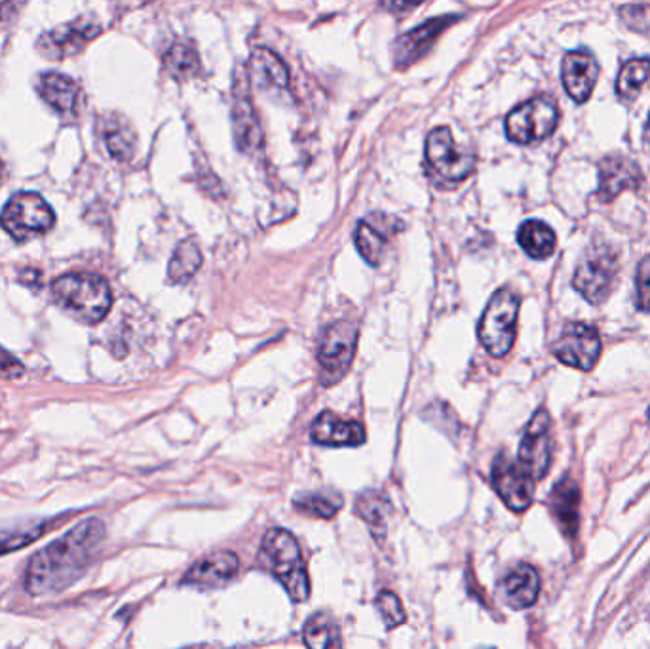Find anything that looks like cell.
<instances>
[{
  "label": "cell",
  "mask_w": 650,
  "mask_h": 649,
  "mask_svg": "<svg viewBox=\"0 0 650 649\" xmlns=\"http://www.w3.org/2000/svg\"><path fill=\"white\" fill-rule=\"evenodd\" d=\"M100 518H86L67 534L39 550L25 573V590L31 596H52L69 588L82 577L105 539Z\"/></svg>",
  "instance_id": "6da1fadb"
},
{
  "label": "cell",
  "mask_w": 650,
  "mask_h": 649,
  "mask_svg": "<svg viewBox=\"0 0 650 649\" xmlns=\"http://www.w3.org/2000/svg\"><path fill=\"white\" fill-rule=\"evenodd\" d=\"M52 297L60 309L86 324L101 322L113 305L107 280L92 272H69L55 279Z\"/></svg>",
  "instance_id": "7a4b0ae2"
},
{
  "label": "cell",
  "mask_w": 650,
  "mask_h": 649,
  "mask_svg": "<svg viewBox=\"0 0 650 649\" xmlns=\"http://www.w3.org/2000/svg\"><path fill=\"white\" fill-rule=\"evenodd\" d=\"M263 555L267 557L270 570L288 590L291 600L306 602L310 595V583L297 539L288 530L272 527L263 539Z\"/></svg>",
  "instance_id": "3957f363"
},
{
  "label": "cell",
  "mask_w": 650,
  "mask_h": 649,
  "mask_svg": "<svg viewBox=\"0 0 650 649\" xmlns=\"http://www.w3.org/2000/svg\"><path fill=\"white\" fill-rule=\"evenodd\" d=\"M518 315L520 297L512 290L500 288L493 294L477 328L480 341L489 355L500 358L512 351L518 332Z\"/></svg>",
  "instance_id": "277c9868"
},
{
  "label": "cell",
  "mask_w": 650,
  "mask_h": 649,
  "mask_svg": "<svg viewBox=\"0 0 650 649\" xmlns=\"http://www.w3.org/2000/svg\"><path fill=\"white\" fill-rule=\"evenodd\" d=\"M55 224V214L39 193H16L0 214V225L17 242L35 239L50 231Z\"/></svg>",
  "instance_id": "5b68a950"
},
{
  "label": "cell",
  "mask_w": 650,
  "mask_h": 649,
  "mask_svg": "<svg viewBox=\"0 0 650 649\" xmlns=\"http://www.w3.org/2000/svg\"><path fill=\"white\" fill-rule=\"evenodd\" d=\"M558 123V103L550 96H538L521 103L506 116V136L513 143L528 145L550 138Z\"/></svg>",
  "instance_id": "8992f818"
},
{
  "label": "cell",
  "mask_w": 650,
  "mask_h": 649,
  "mask_svg": "<svg viewBox=\"0 0 650 649\" xmlns=\"http://www.w3.org/2000/svg\"><path fill=\"white\" fill-rule=\"evenodd\" d=\"M358 328L351 320H337L326 328L318 348L320 379L323 385H335L351 370L356 356Z\"/></svg>",
  "instance_id": "52a82bcc"
},
{
  "label": "cell",
  "mask_w": 650,
  "mask_h": 649,
  "mask_svg": "<svg viewBox=\"0 0 650 649\" xmlns=\"http://www.w3.org/2000/svg\"><path fill=\"white\" fill-rule=\"evenodd\" d=\"M619 277V257L609 246L589 247L582 257L573 277V287L591 305L601 303L611 294Z\"/></svg>",
  "instance_id": "ba28073f"
},
{
  "label": "cell",
  "mask_w": 650,
  "mask_h": 649,
  "mask_svg": "<svg viewBox=\"0 0 650 649\" xmlns=\"http://www.w3.org/2000/svg\"><path fill=\"white\" fill-rule=\"evenodd\" d=\"M426 158L437 176L451 183L464 181L475 168L474 153L460 149L447 126H439L430 132Z\"/></svg>",
  "instance_id": "9c48e42d"
},
{
  "label": "cell",
  "mask_w": 650,
  "mask_h": 649,
  "mask_svg": "<svg viewBox=\"0 0 650 649\" xmlns=\"http://www.w3.org/2000/svg\"><path fill=\"white\" fill-rule=\"evenodd\" d=\"M551 463V419L546 410L536 411L523 434L518 465L531 479L543 480Z\"/></svg>",
  "instance_id": "30bf717a"
},
{
  "label": "cell",
  "mask_w": 650,
  "mask_h": 649,
  "mask_svg": "<svg viewBox=\"0 0 650 649\" xmlns=\"http://www.w3.org/2000/svg\"><path fill=\"white\" fill-rule=\"evenodd\" d=\"M553 355L565 366L589 371L601 356V338L594 326L582 322L569 324L561 338L553 343Z\"/></svg>",
  "instance_id": "8fae6325"
},
{
  "label": "cell",
  "mask_w": 650,
  "mask_h": 649,
  "mask_svg": "<svg viewBox=\"0 0 650 649\" xmlns=\"http://www.w3.org/2000/svg\"><path fill=\"white\" fill-rule=\"evenodd\" d=\"M493 486L513 512H523L531 507L535 495V480L521 469L518 461L500 454L493 463Z\"/></svg>",
  "instance_id": "7c38bea8"
},
{
  "label": "cell",
  "mask_w": 650,
  "mask_h": 649,
  "mask_svg": "<svg viewBox=\"0 0 650 649\" xmlns=\"http://www.w3.org/2000/svg\"><path fill=\"white\" fill-rule=\"evenodd\" d=\"M98 35H100V25L80 17L77 22L60 25V27H55L54 31L40 37L39 50L47 58L63 60V58L78 54Z\"/></svg>",
  "instance_id": "4fadbf2b"
},
{
  "label": "cell",
  "mask_w": 650,
  "mask_h": 649,
  "mask_svg": "<svg viewBox=\"0 0 650 649\" xmlns=\"http://www.w3.org/2000/svg\"><path fill=\"white\" fill-rule=\"evenodd\" d=\"M399 227H402V221L398 217L384 216V214H371V216L364 217L354 234L356 247L361 257L369 265L381 264L388 242L394 237V232L399 231Z\"/></svg>",
  "instance_id": "5bb4252c"
},
{
  "label": "cell",
  "mask_w": 650,
  "mask_h": 649,
  "mask_svg": "<svg viewBox=\"0 0 650 649\" xmlns=\"http://www.w3.org/2000/svg\"><path fill=\"white\" fill-rule=\"evenodd\" d=\"M457 22L455 16H442L436 20H429L424 24L415 27L411 31L406 33L404 37L396 40L394 48V60L398 67H407L411 63L421 60L422 55L429 52L432 44L436 42L437 37L451 27Z\"/></svg>",
  "instance_id": "9a60e30c"
},
{
  "label": "cell",
  "mask_w": 650,
  "mask_h": 649,
  "mask_svg": "<svg viewBox=\"0 0 650 649\" xmlns=\"http://www.w3.org/2000/svg\"><path fill=\"white\" fill-rule=\"evenodd\" d=\"M599 65L596 58L586 50H574L565 55L561 63V78L566 93L576 103H586L596 88Z\"/></svg>",
  "instance_id": "2e32d148"
},
{
  "label": "cell",
  "mask_w": 650,
  "mask_h": 649,
  "mask_svg": "<svg viewBox=\"0 0 650 649\" xmlns=\"http://www.w3.org/2000/svg\"><path fill=\"white\" fill-rule=\"evenodd\" d=\"M641 183L639 166L627 156H607L599 164V191L597 196L603 202H612L627 189H635Z\"/></svg>",
  "instance_id": "e0dca14e"
},
{
  "label": "cell",
  "mask_w": 650,
  "mask_h": 649,
  "mask_svg": "<svg viewBox=\"0 0 650 649\" xmlns=\"http://www.w3.org/2000/svg\"><path fill=\"white\" fill-rule=\"evenodd\" d=\"M310 436L320 446L341 448V446H361L366 442V429L358 421H346L333 411H321L314 419Z\"/></svg>",
  "instance_id": "ac0fdd59"
},
{
  "label": "cell",
  "mask_w": 650,
  "mask_h": 649,
  "mask_svg": "<svg viewBox=\"0 0 650 649\" xmlns=\"http://www.w3.org/2000/svg\"><path fill=\"white\" fill-rule=\"evenodd\" d=\"M238 570H240V560L237 555L229 550H219L200 558L184 575L183 583H189L192 587H221L237 575Z\"/></svg>",
  "instance_id": "d6986e66"
},
{
  "label": "cell",
  "mask_w": 650,
  "mask_h": 649,
  "mask_svg": "<svg viewBox=\"0 0 650 649\" xmlns=\"http://www.w3.org/2000/svg\"><path fill=\"white\" fill-rule=\"evenodd\" d=\"M550 509L558 520L559 527L569 539L578 534V512H581V489L571 476L559 480L551 489Z\"/></svg>",
  "instance_id": "ffe728a7"
},
{
  "label": "cell",
  "mask_w": 650,
  "mask_h": 649,
  "mask_svg": "<svg viewBox=\"0 0 650 649\" xmlns=\"http://www.w3.org/2000/svg\"><path fill=\"white\" fill-rule=\"evenodd\" d=\"M506 600L515 610L531 608L540 593V575L533 565L520 564L502 581Z\"/></svg>",
  "instance_id": "44dd1931"
},
{
  "label": "cell",
  "mask_w": 650,
  "mask_h": 649,
  "mask_svg": "<svg viewBox=\"0 0 650 649\" xmlns=\"http://www.w3.org/2000/svg\"><path fill=\"white\" fill-rule=\"evenodd\" d=\"M54 527V520H22L9 526H0V557L29 547Z\"/></svg>",
  "instance_id": "7402d4cb"
},
{
  "label": "cell",
  "mask_w": 650,
  "mask_h": 649,
  "mask_svg": "<svg viewBox=\"0 0 650 649\" xmlns=\"http://www.w3.org/2000/svg\"><path fill=\"white\" fill-rule=\"evenodd\" d=\"M252 77L263 88L285 92L290 86V73L285 63L268 48H255L252 54Z\"/></svg>",
  "instance_id": "603a6c76"
},
{
  "label": "cell",
  "mask_w": 650,
  "mask_h": 649,
  "mask_svg": "<svg viewBox=\"0 0 650 649\" xmlns=\"http://www.w3.org/2000/svg\"><path fill=\"white\" fill-rule=\"evenodd\" d=\"M518 242L528 257L548 259L556 252L558 239L556 232L551 231L550 225L538 219H528L518 231Z\"/></svg>",
  "instance_id": "cb8c5ba5"
},
{
  "label": "cell",
  "mask_w": 650,
  "mask_h": 649,
  "mask_svg": "<svg viewBox=\"0 0 650 649\" xmlns=\"http://www.w3.org/2000/svg\"><path fill=\"white\" fill-rule=\"evenodd\" d=\"M40 93L58 113H69L77 107L78 86L73 78L60 73H47L40 78Z\"/></svg>",
  "instance_id": "d4e9b609"
},
{
  "label": "cell",
  "mask_w": 650,
  "mask_h": 649,
  "mask_svg": "<svg viewBox=\"0 0 650 649\" xmlns=\"http://www.w3.org/2000/svg\"><path fill=\"white\" fill-rule=\"evenodd\" d=\"M234 136H237L238 148L244 151H255L263 145L260 126L257 116L253 113L252 101L245 98L234 103Z\"/></svg>",
  "instance_id": "484cf974"
},
{
  "label": "cell",
  "mask_w": 650,
  "mask_h": 649,
  "mask_svg": "<svg viewBox=\"0 0 650 649\" xmlns=\"http://www.w3.org/2000/svg\"><path fill=\"white\" fill-rule=\"evenodd\" d=\"M200 267H202V254L199 246L191 240H183L171 255L168 267L169 280L176 284H184L194 277V272L199 271Z\"/></svg>",
  "instance_id": "4316f807"
},
{
  "label": "cell",
  "mask_w": 650,
  "mask_h": 649,
  "mask_svg": "<svg viewBox=\"0 0 650 649\" xmlns=\"http://www.w3.org/2000/svg\"><path fill=\"white\" fill-rule=\"evenodd\" d=\"M356 514L368 522L373 532L386 530V520L391 517V501L383 494L377 492H366L358 497L356 501Z\"/></svg>",
  "instance_id": "83f0119b"
},
{
  "label": "cell",
  "mask_w": 650,
  "mask_h": 649,
  "mask_svg": "<svg viewBox=\"0 0 650 649\" xmlns=\"http://www.w3.org/2000/svg\"><path fill=\"white\" fill-rule=\"evenodd\" d=\"M164 63L169 73L176 78H192L200 75L202 65H200L196 48L191 42H176L169 48L168 54L164 55Z\"/></svg>",
  "instance_id": "f1b7e54d"
},
{
  "label": "cell",
  "mask_w": 650,
  "mask_h": 649,
  "mask_svg": "<svg viewBox=\"0 0 650 649\" xmlns=\"http://www.w3.org/2000/svg\"><path fill=\"white\" fill-rule=\"evenodd\" d=\"M650 60L649 58H637L620 69L619 80H616V92L622 100H634L639 93L642 85L649 80Z\"/></svg>",
  "instance_id": "f546056e"
},
{
  "label": "cell",
  "mask_w": 650,
  "mask_h": 649,
  "mask_svg": "<svg viewBox=\"0 0 650 649\" xmlns=\"http://www.w3.org/2000/svg\"><path fill=\"white\" fill-rule=\"evenodd\" d=\"M105 143L116 161H130L136 151V133L128 124L111 120L105 124Z\"/></svg>",
  "instance_id": "4dcf8cb0"
},
{
  "label": "cell",
  "mask_w": 650,
  "mask_h": 649,
  "mask_svg": "<svg viewBox=\"0 0 650 649\" xmlns=\"http://www.w3.org/2000/svg\"><path fill=\"white\" fill-rule=\"evenodd\" d=\"M303 640L308 649H328L333 641H337L335 625L326 613H316L306 621L303 628Z\"/></svg>",
  "instance_id": "1f68e13d"
},
{
  "label": "cell",
  "mask_w": 650,
  "mask_h": 649,
  "mask_svg": "<svg viewBox=\"0 0 650 649\" xmlns=\"http://www.w3.org/2000/svg\"><path fill=\"white\" fill-rule=\"evenodd\" d=\"M295 509L303 514L314 518H330L337 514L339 509L343 507V499L337 495H326V494H305L297 497L295 501Z\"/></svg>",
  "instance_id": "d6a6232c"
},
{
  "label": "cell",
  "mask_w": 650,
  "mask_h": 649,
  "mask_svg": "<svg viewBox=\"0 0 650 649\" xmlns=\"http://www.w3.org/2000/svg\"><path fill=\"white\" fill-rule=\"evenodd\" d=\"M375 603L386 628H396L406 623V610L399 602L398 596L391 590H383L381 595L377 596Z\"/></svg>",
  "instance_id": "836d02e7"
},
{
  "label": "cell",
  "mask_w": 650,
  "mask_h": 649,
  "mask_svg": "<svg viewBox=\"0 0 650 649\" xmlns=\"http://www.w3.org/2000/svg\"><path fill=\"white\" fill-rule=\"evenodd\" d=\"M620 14L624 17L627 27H632L634 31L650 35L649 4H642V7H622Z\"/></svg>",
  "instance_id": "e575fe53"
},
{
  "label": "cell",
  "mask_w": 650,
  "mask_h": 649,
  "mask_svg": "<svg viewBox=\"0 0 650 649\" xmlns=\"http://www.w3.org/2000/svg\"><path fill=\"white\" fill-rule=\"evenodd\" d=\"M635 288H637V307L650 313V255L642 259L637 269Z\"/></svg>",
  "instance_id": "d590c367"
},
{
  "label": "cell",
  "mask_w": 650,
  "mask_h": 649,
  "mask_svg": "<svg viewBox=\"0 0 650 649\" xmlns=\"http://www.w3.org/2000/svg\"><path fill=\"white\" fill-rule=\"evenodd\" d=\"M24 373L22 362L9 355L4 348H0V378H17Z\"/></svg>",
  "instance_id": "8d00e7d4"
},
{
  "label": "cell",
  "mask_w": 650,
  "mask_h": 649,
  "mask_svg": "<svg viewBox=\"0 0 650 649\" xmlns=\"http://www.w3.org/2000/svg\"><path fill=\"white\" fill-rule=\"evenodd\" d=\"M645 143H647V148L650 149V115L647 118V124H645Z\"/></svg>",
  "instance_id": "74e56055"
},
{
  "label": "cell",
  "mask_w": 650,
  "mask_h": 649,
  "mask_svg": "<svg viewBox=\"0 0 650 649\" xmlns=\"http://www.w3.org/2000/svg\"><path fill=\"white\" fill-rule=\"evenodd\" d=\"M328 649H343L341 648V641H333V644H331L330 648Z\"/></svg>",
  "instance_id": "f35d334b"
},
{
  "label": "cell",
  "mask_w": 650,
  "mask_h": 649,
  "mask_svg": "<svg viewBox=\"0 0 650 649\" xmlns=\"http://www.w3.org/2000/svg\"><path fill=\"white\" fill-rule=\"evenodd\" d=\"M2 174H4V164L0 161V181H2Z\"/></svg>",
  "instance_id": "ab89813d"
},
{
  "label": "cell",
  "mask_w": 650,
  "mask_h": 649,
  "mask_svg": "<svg viewBox=\"0 0 650 649\" xmlns=\"http://www.w3.org/2000/svg\"><path fill=\"white\" fill-rule=\"evenodd\" d=\"M187 649H209V648H207V646H192V648H187Z\"/></svg>",
  "instance_id": "60d3db41"
}]
</instances>
